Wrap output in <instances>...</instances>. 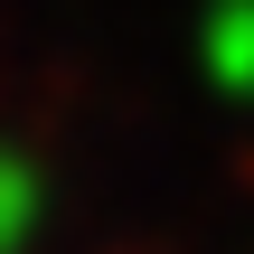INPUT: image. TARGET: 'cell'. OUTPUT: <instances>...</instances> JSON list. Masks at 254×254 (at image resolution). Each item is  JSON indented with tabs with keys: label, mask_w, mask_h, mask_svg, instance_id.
I'll use <instances>...</instances> for the list:
<instances>
[{
	"label": "cell",
	"mask_w": 254,
	"mask_h": 254,
	"mask_svg": "<svg viewBox=\"0 0 254 254\" xmlns=\"http://www.w3.org/2000/svg\"><path fill=\"white\" fill-rule=\"evenodd\" d=\"M198 57H207V85L217 94H254V0H217L207 9Z\"/></svg>",
	"instance_id": "obj_1"
},
{
	"label": "cell",
	"mask_w": 254,
	"mask_h": 254,
	"mask_svg": "<svg viewBox=\"0 0 254 254\" xmlns=\"http://www.w3.org/2000/svg\"><path fill=\"white\" fill-rule=\"evenodd\" d=\"M38 236V170L19 151H0V254H19Z\"/></svg>",
	"instance_id": "obj_2"
}]
</instances>
